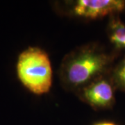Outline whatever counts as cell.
Returning a JSON list of instances; mask_svg holds the SVG:
<instances>
[{
    "label": "cell",
    "mask_w": 125,
    "mask_h": 125,
    "mask_svg": "<svg viewBox=\"0 0 125 125\" xmlns=\"http://www.w3.org/2000/svg\"><path fill=\"white\" fill-rule=\"evenodd\" d=\"M117 54L108 53L101 46L89 43L77 47L62 59L59 69L62 85L76 92L90 81L111 73Z\"/></svg>",
    "instance_id": "obj_1"
},
{
    "label": "cell",
    "mask_w": 125,
    "mask_h": 125,
    "mask_svg": "<svg viewBox=\"0 0 125 125\" xmlns=\"http://www.w3.org/2000/svg\"><path fill=\"white\" fill-rule=\"evenodd\" d=\"M19 80L27 90L37 95L49 93L52 85V67L49 56L38 47L22 52L17 61Z\"/></svg>",
    "instance_id": "obj_2"
},
{
    "label": "cell",
    "mask_w": 125,
    "mask_h": 125,
    "mask_svg": "<svg viewBox=\"0 0 125 125\" xmlns=\"http://www.w3.org/2000/svg\"><path fill=\"white\" fill-rule=\"evenodd\" d=\"M117 90L110 74L103 75L90 81L76 92L79 98L94 110L111 108L115 103Z\"/></svg>",
    "instance_id": "obj_3"
},
{
    "label": "cell",
    "mask_w": 125,
    "mask_h": 125,
    "mask_svg": "<svg viewBox=\"0 0 125 125\" xmlns=\"http://www.w3.org/2000/svg\"><path fill=\"white\" fill-rule=\"evenodd\" d=\"M125 10V0H78L72 1L70 12L78 18L96 20Z\"/></svg>",
    "instance_id": "obj_4"
},
{
    "label": "cell",
    "mask_w": 125,
    "mask_h": 125,
    "mask_svg": "<svg viewBox=\"0 0 125 125\" xmlns=\"http://www.w3.org/2000/svg\"><path fill=\"white\" fill-rule=\"evenodd\" d=\"M110 75L117 89L125 92V55L117 64H114Z\"/></svg>",
    "instance_id": "obj_6"
},
{
    "label": "cell",
    "mask_w": 125,
    "mask_h": 125,
    "mask_svg": "<svg viewBox=\"0 0 125 125\" xmlns=\"http://www.w3.org/2000/svg\"><path fill=\"white\" fill-rule=\"evenodd\" d=\"M93 125H118L117 123L111 120H102L97 122Z\"/></svg>",
    "instance_id": "obj_7"
},
{
    "label": "cell",
    "mask_w": 125,
    "mask_h": 125,
    "mask_svg": "<svg viewBox=\"0 0 125 125\" xmlns=\"http://www.w3.org/2000/svg\"><path fill=\"white\" fill-rule=\"evenodd\" d=\"M107 27V34L110 42L117 54L125 51V23L118 15L109 17Z\"/></svg>",
    "instance_id": "obj_5"
}]
</instances>
